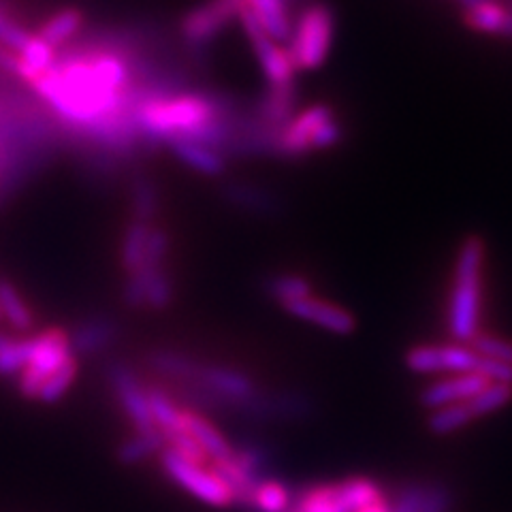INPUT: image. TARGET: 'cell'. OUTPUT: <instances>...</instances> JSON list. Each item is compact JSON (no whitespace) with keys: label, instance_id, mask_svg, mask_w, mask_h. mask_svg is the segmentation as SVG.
Segmentation results:
<instances>
[{"label":"cell","instance_id":"obj_21","mask_svg":"<svg viewBox=\"0 0 512 512\" xmlns=\"http://www.w3.org/2000/svg\"><path fill=\"white\" fill-rule=\"evenodd\" d=\"M0 314L18 331H28L35 325V314H32L26 299L18 291V286L7 278H0Z\"/></svg>","mask_w":512,"mask_h":512},{"label":"cell","instance_id":"obj_7","mask_svg":"<svg viewBox=\"0 0 512 512\" xmlns=\"http://www.w3.org/2000/svg\"><path fill=\"white\" fill-rule=\"evenodd\" d=\"M404 363L414 374H466L478 370L480 355L468 344H421L406 352Z\"/></svg>","mask_w":512,"mask_h":512},{"label":"cell","instance_id":"obj_16","mask_svg":"<svg viewBox=\"0 0 512 512\" xmlns=\"http://www.w3.org/2000/svg\"><path fill=\"white\" fill-rule=\"evenodd\" d=\"M167 146L175 154V158H180L182 163L190 169H195L205 175H220L227 167V156L222 152L205 146V143L192 141V139H175L169 141Z\"/></svg>","mask_w":512,"mask_h":512},{"label":"cell","instance_id":"obj_36","mask_svg":"<svg viewBox=\"0 0 512 512\" xmlns=\"http://www.w3.org/2000/svg\"><path fill=\"white\" fill-rule=\"evenodd\" d=\"M476 372L483 374L489 382L512 384V365L510 363L480 357V363H478V370Z\"/></svg>","mask_w":512,"mask_h":512},{"label":"cell","instance_id":"obj_29","mask_svg":"<svg viewBox=\"0 0 512 512\" xmlns=\"http://www.w3.org/2000/svg\"><path fill=\"white\" fill-rule=\"evenodd\" d=\"M468 346L480 357L493 359V361H504V363L512 365V340L502 338V335L478 331Z\"/></svg>","mask_w":512,"mask_h":512},{"label":"cell","instance_id":"obj_33","mask_svg":"<svg viewBox=\"0 0 512 512\" xmlns=\"http://www.w3.org/2000/svg\"><path fill=\"white\" fill-rule=\"evenodd\" d=\"M227 197L237 203V205H244V207H252L254 212H271L274 210V197L267 195V192L254 188V186H227Z\"/></svg>","mask_w":512,"mask_h":512},{"label":"cell","instance_id":"obj_6","mask_svg":"<svg viewBox=\"0 0 512 512\" xmlns=\"http://www.w3.org/2000/svg\"><path fill=\"white\" fill-rule=\"evenodd\" d=\"M237 20L242 22V28L252 45V52H254L256 60H259V67L267 79V84L269 86L291 84L293 75H295V67H293L291 58H288L286 47H282L280 43H276L267 35L248 5H242V9H239Z\"/></svg>","mask_w":512,"mask_h":512},{"label":"cell","instance_id":"obj_34","mask_svg":"<svg viewBox=\"0 0 512 512\" xmlns=\"http://www.w3.org/2000/svg\"><path fill=\"white\" fill-rule=\"evenodd\" d=\"M453 491L444 483H431L423 487V498L419 512H451Z\"/></svg>","mask_w":512,"mask_h":512},{"label":"cell","instance_id":"obj_8","mask_svg":"<svg viewBox=\"0 0 512 512\" xmlns=\"http://www.w3.org/2000/svg\"><path fill=\"white\" fill-rule=\"evenodd\" d=\"M246 0H207V3L190 9L180 22V35L192 50H203L220 32L227 28Z\"/></svg>","mask_w":512,"mask_h":512},{"label":"cell","instance_id":"obj_22","mask_svg":"<svg viewBox=\"0 0 512 512\" xmlns=\"http://www.w3.org/2000/svg\"><path fill=\"white\" fill-rule=\"evenodd\" d=\"M508 18L506 7L500 0H487V3H480L472 9L463 11V22L468 28L476 32H485V35L502 37V30Z\"/></svg>","mask_w":512,"mask_h":512},{"label":"cell","instance_id":"obj_17","mask_svg":"<svg viewBox=\"0 0 512 512\" xmlns=\"http://www.w3.org/2000/svg\"><path fill=\"white\" fill-rule=\"evenodd\" d=\"M246 5L276 43H286L291 39L293 20L291 7L286 5V0H246Z\"/></svg>","mask_w":512,"mask_h":512},{"label":"cell","instance_id":"obj_26","mask_svg":"<svg viewBox=\"0 0 512 512\" xmlns=\"http://www.w3.org/2000/svg\"><path fill=\"white\" fill-rule=\"evenodd\" d=\"M77 374H79V363H77V355H75L73 359L64 363L56 374L47 378V382L43 384L41 391H39L37 402L56 404L58 399H62L64 395L69 393V389L73 387V382L77 380Z\"/></svg>","mask_w":512,"mask_h":512},{"label":"cell","instance_id":"obj_40","mask_svg":"<svg viewBox=\"0 0 512 512\" xmlns=\"http://www.w3.org/2000/svg\"><path fill=\"white\" fill-rule=\"evenodd\" d=\"M0 323H3V314H0Z\"/></svg>","mask_w":512,"mask_h":512},{"label":"cell","instance_id":"obj_11","mask_svg":"<svg viewBox=\"0 0 512 512\" xmlns=\"http://www.w3.org/2000/svg\"><path fill=\"white\" fill-rule=\"evenodd\" d=\"M333 118H335V111L325 103H318V105L303 109L301 114L293 116L280 128L278 156L299 158V156H306V154L314 152L312 139H314L316 131Z\"/></svg>","mask_w":512,"mask_h":512},{"label":"cell","instance_id":"obj_27","mask_svg":"<svg viewBox=\"0 0 512 512\" xmlns=\"http://www.w3.org/2000/svg\"><path fill=\"white\" fill-rule=\"evenodd\" d=\"M267 291L280 303V306H284V303H291L312 295V284L303 276L282 274V276H274L267 282Z\"/></svg>","mask_w":512,"mask_h":512},{"label":"cell","instance_id":"obj_14","mask_svg":"<svg viewBox=\"0 0 512 512\" xmlns=\"http://www.w3.org/2000/svg\"><path fill=\"white\" fill-rule=\"evenodd\" d=\"M178 425L199 442V446L212 461L229 459L235 455L233 444L220 434V429L212 421H207L197 410L182 406L178 414Z\"/></svg>","mask_w":512,"mask_h":512},{"label":"cell","instance_id":"obj_25","mask_svg":"<svg viewBox=\"0 0 512 512\" xmlns=\"http://www.w3.org/2000/svg\"><path fill=\"white\" fill-rule=\"evenodd\" d=\"M512 402V384L502 382H489L487 387L476 393L472 399H468V408L472 410L474 419L487 416L506 408Z\"/></svg>","mask_w":512,"mask_h":512},{"label":"cell","instance_id":"obj_3","mask_svg":"<svg viewBox=\"0 0 512 512\" xmlns=\"http://www.w3.org/2000/svg\"><path fill=\"white\" fill-rule=\"evenodd\" d=\"M73 357L75 352L67 329L47 327L28 338V359L18 374V391L22 397L37 399L47 378Z\"/></svg>","mask_w":512,"mask_h":512},{"label":"cell","instance_id":"obj_10","mask_svg":"<svg viewBox=\"0 0 512 512\" xmlns=\"http://www.w3.org/2000/svg\"><path fill=\"white\" fill-rule=\"evenodd\" d=\"M192 378H199L203 387L218 395L224 404L252 410L256 399H259L254 380L227 365H197V372Z\"/></svg>","mask_w":512,"mask_h":512},{"label":"cell","instance_id":"obj_35","mask_svg":"<svg viewBox=\"0 0 512 512\" xmlns=\"http://www.w3.org/2000/svg\"><path fill=\"white\" fill-rule=\"evenodd\" d=\"M423 483H412L406 485L399 491L395 504L391 506V512H419L421 498H423Z\"/></svg>","mask_w":512,"mask_h":512},{"label":"cell","instance_id":"obj_5","mask_svg":"<svg viewBox=\"0 0 512 512\" xmlns=\"http://www.w3.org/2000/svg\"><path fill=\"white\" fill-rule=\"evenodd\" d=\"M160 466L175 485L195 495L197 500L216 508L235 506L233 489L224 483L222 476L212 466H197V463L178 457L169 448L160 451Z\"/></svg>","mask_w":512,"mask_h":512},{"label":"cell","instance_id":"obj_1","mask_svg":"<svg viewBox=\"0 0 512 512\" xmlns=\"http://www.w3.org/2000/svg\"><path fill=\"white\" fill-rule=\"evenodd\" d=\"M485 256V239L480 235H468L459 246L448 327H451L453 338L461 344H470L478 333Z\"/></svg>","mask_w":512,"mask_h":512},{"label":"cell","instance_id":"obj_18","mask_svg":"<svg viewBox=\"0 0 512 512\" xmlns=\"http://www.w3.org/2000/svg\"><path fill=\"white\" fill-rule=\"evenodd\" d=\"M84 13L75 7H64L47 18L41 28L37 30V37L45 41L50 47H62L69 43L79 30L84 28Z\"/></svg>","mask_w":512,"mask_h":512},{"label":"cell","instance_id":"obj_15","mask_svg":"<svg viewBox=\"0 0 512 512\" xmlns=\"http://www.w3.org/2000/svg\"><path fill=\"white\" fill-rule=\"evenodd\" d=\"M295 105H297V90L293 82L280 84V86H267L259 105L254 109V116L261 124L280 131V128L295 116Z\"/></svg>","mask_w":512,"mask_h":512},{"label":"cell","instance_id":"obj_19","mask_svg":"<svg viewBox=\"0 0 512 512\" xmlns=\"http://www.w3.org/2000/svg\"><path fill=\"white\" fill-rule=\"evenodd\" d=\"M116 325L109 320H88V323L79 325L71 335V346L77 355H96L105 346H109L116 338Z\"/></svg>","mask_w":512,"mask_h":512},{"label":"cell","instance_id":"obj_28","mask_svg":"<svg viewBox=\"0 0 512 512\" xmlns=\"http://www.w3.org/2000/svg\"><path fill=\"white\" fill-rule=\"evenodd\" d=\"M28 359V338H7L0 342V376H18Z\"/></svg>","mask_w":512,"mask_h":512},{"label":"cell","instance_id":"obj_23","mask_svg":"<svg viewBox=\"0 0 512 512\" xmlns=\"http://www.w3.org/2000/svg\"><path fill=\"white\" fill-rule=\"evenodd\" d=\"M474 419L472 410L468 408V402L461 404H451V406H442L436 410H429L427 416V429L429 434L434 436H451L455 431L468 427Z\"/></svg>","mask_w":512,"mask_h":512},{"label":"cell","instance_id":"obj_39","mask_svg":"<svg viewBox=\"0 0 512 512\" xmlns=\"http://www.w3.org/2000/svg\"><path fill=\"white\" fill-rule=\"evenodd\" d=\"M502 5L506 7V11H510V13H512V0H502Z\"/></svg>","mask_w":512,"mask_h":512},{"label":"cell","instance_id":"obj_31","mask_svg":"<svg viewBox=\"0 0 512 512\" xmlns=\"http://www.w3.org/2000/svg\"><path fill=\"white\" fill-rule=\"evenodd\" d=\"M165 442L158 440V438H148V436H139L135 434L133 438H128L118 451V459L126 466H131V463H139L143 459L152 457L154 453L163 451Z\"/></svg>","mask_w":512,"mask_h":512},{"label":"cell","instance_id":"obj_20","mask_svg":"<svg viewBox=\"0 0 512 512\" xmlns=\"http://www.w3.org/2000/svg\"><path fill=\"white\" fill-rule=\"evenodd\" d=\"M150 227H152V224L133 220L124 231L122 248H120V265L126 271V276L137 274V271L143 267Z\"/></svg>","mask_w":512,"mask_h":512},{"label":"cell","instance_id":"obj_38","mask_svg":"<svg viewBox=\"0 0 512 512\" xmlns=\"http://www.w3.org/2000/svg\"><path fill=\"white\" fill-rule=\"evenodd\" d=\"M502 39L512 41V13L510 11H508V18H506V24H504V30H502Z\"/></svg>","mask_w":512,"mask_h":512},{"label":"cell","instance_id":"obj_37","mask_svg":"<svg viewBox=\"0 0 512 512\" xmlns=\"http://www.w3.org/2000/svg\"><path fill=\"white\" fill-rule=\"evenodd\" d=\"M355 512H391V504L387 502V498H382L378 502H372V504H365V506L357 508Z\"/></svg>","mask_w":512,"mask_h":512},{"label":"cell","instance_id":"obj_24","mask_svg":"<svg viewBox=\"0 0 512 512\" xmlns=\"http://www.w3.org/2000/svg\"><path fill=\"white\" fill-rule=\"evenodd\" d=\"M293 506V495L274 478H263L252 491L250 508L261 512H288Z\"/></svg>","mask_w":512,"mask_h":512},{"label":"cell","instance_id":"obj_12","mask_svg":"<svg viewBox=\"0 0 512 512\" xmlns=\"http://www.w3.org/2000/svg\"><path fill=\"white\" fill-rule=\"evenodd\" d=\"M288 314H293L295 318L308 320V323L318 325L320 329H325L335 335H350L357 331V318L352 316L346 308L338 306V303L320 299L314 295H308L303 299L284 303L282 306Z\"/></svg>","mask_w":512,"mask_h":512},{"label":"cell","instance_id":"obj_2","mask_svg":"<svg viewBox=\"0 0 512 512\" xmlns=\"http://www.w3.org/2000/svg\"><path fill=\"white\" fill-rule=\"evenodd\" d=\"M335 37V13L325 3H312L301 11L293 24L286 52L295 71H314L323 67Z\"/></svg>","mask_w":512,"mask_h":512},{"label":"cell","instance_id":"obj_30","mask_svg":"<svg viewBox=\"0 0 512 512\" xmlns=\"http://www.w3.org/2000/svg\"><path fill=\"white\" fill-rule=\"evenodd\" d=\"M158 210L156 188L148 178H139L133 184V220L152 224Z\"/></svg>","mask_w":512,"mask_h":512},{"label":"cell","instance_id":"obj_4","mask_svg":"<svg viewBox=\"0 0 512 512\" xmlns=\"http://www.w3.org/2000/svg\"><path fill=\"white\" fill-rule=\"evenodd\" d=\"M384 498L372 478L352 476L333 485H314L299 495L293 512H355L357 508Z\"/></svg>","mask_w":512,"mask_h":512},{"label":"cell","instance_id":"obj_32","mask_svg":"<svg viewBox=\"0 0 512 512\" xmlns=\"http://www.w3.org/2000/svg\"><path fill=\"white\" fill-rule=\"evenodd\" d=\"M30 39L32 32H28L22 24L15 22L3 9V5H0V45L7 47L13 54H20Z\"/></svg>","mask_w":512,"mask_h":512},{"label":"cell","instance_id":"obj_9","mask_svg":"<svg viewBox=\"0 0 512 512\" xmlns=\"http://www.w3.org/2000/svg\"><path fill=\"white\" fill-rule=\"evenodd\" d=\"M109 380H111V387H114V393L118 395V402H120L124 414L128 416V421H131L135 427V434L163 440V436L158 434L154 416L150 412L146 384H141L139 378L131 370H128L126 365L111 367Z\"/></svg>","mask_w":512,"mask_h":512},{"label":"cell","instance_id":"obj_13","mask_svg":"<svg viewBox=\"0 0 512 512\" xmlns=\"http://www.w3.org/2000/svg\"><path fill=\"white\" fill-rule=\"evenodd\" d=\"M489 384V380L478 374V372H466V374H455L442 380L431 382L419 395V402L425 410H436L442 406L461 404L468 402L476 393L483 391Z\"/></svg>","mask_w":512,"mask_h":512}]
</instances>
